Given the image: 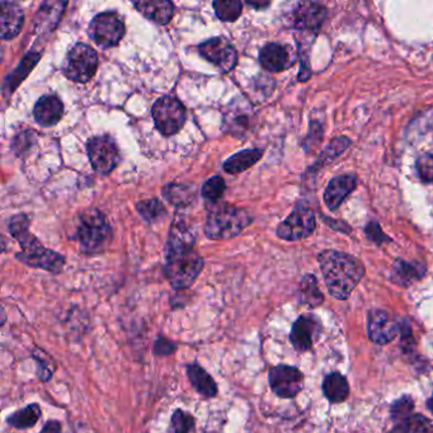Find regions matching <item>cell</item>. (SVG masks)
I'll return each instance as SVG.
<instances>
[{
  "label": "cell",
  "instance_id": "35",
  "mask_svg": "<svg viewBox=\"0 0 433 433\" xmlns=\"http://www.w3.org/2000/svg\"><path fill=\"white\" fill-rule=\"evenodd\" d=\"M350 144H351V141L347 138H343V136H342V138L333 139V141H332V143L327 146V149L322 152L320 158L316 162V163H318L316 165L319 166V165H324L325 163H329L333 159L337 158L339 154H342V152H344V150L350 146Z\"/></svg>",
  "mask_w": 433,
  "mask_h": 433
},
{
  "label": "cell",
  "instance_id": "9",
  "mask_svg": "<svg viewBox=\"0 0 433 433\" xmlns=\"http://www.w3.org/2000/svg\"><path fill=\"white\" fill-rule=\"evenodd\" d=\"M87 152L93 169L104 176L113 172L121 162L118 144L110 135L90 139L87 143Z\"/></svg>",
  "mask_w": 433,
  "mask_h": 433
},
{
  "label": "cell",
  "instance_id": "4",
  "mask_svg": "<svg viewBox=\"0 0 433 433\" xmlns=\"http://www.w3.org/2000/svg\"><path fill=\"white\" fill-rule=\"evenodd\" d=\"M76 239L85 255H98L108 247L112 239V227L104 213L90 207L79 216Z\"/></svg>",
  "mask_w": 433,
  "mask_h": 433
},
{
  "label": "cell",
  "instance_id": "5",
  "mask_svg": "<svg viewBox=\"0 0 433 433\" xmlns=\"http://www.w3.org/2000/svg\"><path fill=\"white\" fill-rule=\"evenodd\" d=\"M250 222L252 216L247 210L224 204L213 207L207 215L205 234L213 241H227L241 234Z\"/></svg>",
  "mask_w": 433,
  "mask_h": 433
},
{
  "label": "cell",
  "instance_id": "7",
  "mask_svg": "<svg viewBox=\"0 0 433 433\" xmlns=\"http://www.w3.org/2000/svg\"><path fill=\"white\" fill-rule=\"evenodd\" d=\"M98 69V55L85 43H76L66 56L62 71L65 76L76 83L90 82Z\"/></svg>",
  "mask_w": 433,
  "mask_h": 433
},
{
  "label": "cell",
  "instance_id": "8",
  "mask_svg": "<svg viewBox=\"0 0 433 433\" xmlns=\"http://www.w3.org/2000/svg\"><path fill=\"white\" fill-rule=\"evenodd\" d=\"M90 34L98 46L115 48L124 38V18L113 10L97 14L93 21L90 22Z\"/></svg>",
  "mask_w": 433,
  "mask_h": 433
},
{
  "label": "cell",
  "instance_id": "26",
  "mask_svg": "<svg viewBox=\"0 0 433 433\" xmlns=\"http://www.w3.org/2000/svg\"><path fill=\"white\" fill-rule=\"evenodd\" d=\"M262 157H263V150L261 149L241 150L227 159L222 166H224V171L229 174H239L257 164L261 160Z\"/></svg>",
  "mask_w": 433,
  "mask_h": 433
},
{
  "label": "cell",
  "instance_id": "12",
  "mask_svg": "<svg viewBox=\"0 0 433 433\" xmlns=\"http://www.w3.org/2000/svg\"><path fill=\"white\" fill-rule=\"evenodd\" d=\"M269 380L272 392L282 399L295 398L296 395L303 390V374L294 366H276L271 369Z\"/></svg>",
  "mask_w": 433,
  "mask_h": 433
},
{
  "label": "cell",
  "instance_id": "25",
  "mask_svg": "<svg viewBox=\"0 0 433 433\" xmlns=\"http://www.w3.org/2000/svg\"><path fill=\"white\" fill-rule=\"evenodd\" d=\"M163 196L173 206L183 208L192 205L197 192L192 183H169L163 188Z\"/></svg>",
  "mask_w": 433,
  "mask_h": 433
},
{
  "label": "cell",
  "instance_id": "24",
  "mask_svg": "<svg viewBox=\"0 0 433 433\" xmlns=\"http://www.w3.org/2000/svg\"><path fill=\"white\" fill-rule=\"evenodd\" d=\"M187 375L196 392L205 398H213L218 394V385L211 375L202 369L199 364H192L187 366Z\"/></svg>",
  "mask_w": 433,
  "mask_h": 433
},
{
  "label": "cell",
  "instance_id": "36",
  "mask_svg": "<svg viewBox=\"0 0 433 433\" xmlns=\"http://www.w3.org/2000/svg\"><path fill=\"white\" fill-rule=\"evenodd\" d=\"M400 433H433V420L422 414H413Z\"/></svg>",
  "mask_w": 433,
  "mask_h": 433
},
{
  "label": "cell",
  "instance_id": "41",
  "mask_svg": "<svg viewBox=\"0 0 433 433\" xmlns=\"http://www.w3.org/2000/svg\"><path fill=\"white\" fill-rule=\"evenodd\" d=\"M40 433H62V425L57 420H48Z\"/></svg>",
  "mask_w": 433,
  "mask_h": 433
},
{
  "label": "cell",
  "instance_id": "20",
  "mask_svg": "<svg viewBox=\"0 0 433 433\" xmlns=\"http://www.w3.org/2000/svg\"><path fill=\"white\" fill-rule=\"evenodd\" d=\"M260 62L262 68L271 71L278 73L282 70L288 69L292 62H290L289 51L280 43H267L260 51Z\"/></svg>",
  "mask_w": 433,
  "mask_h": 433
},
{
  "label": "cell",
  "instance_id": "43",
  "mask_svg": "<svg viewBox=\"0 0 433 433\" xmlns=\"http://www.w3.org/2000/svg\"><path fill=\"white\" fill-rule=\"evenodd\" d=\"M427 406H428V409L433 413V395L431 398L428 399V402H427Z\"/></svg>",
  "mask_w": 433,
  "mask_h": 433
},
{
  "label": "cell",
  "instance_id": "40",
  "mask_svg": "<svg viewBox=\"0 0 433 433\" xmlns=\"http://www.w3.org/2000/svg\"><path fill=\"white\" fill-rule=\"evenodd\" d=\"M366 234L370 241L378 243V246H381L384 241H390V239L386 236L383 230L380 229L376 222H370L366 227Z\"/></svg>",
  "mask_w": 433,
  "mask_h": 433
},
{
  "label": "cell",
  "instance_id": "34",
  "mask_svg": "<svg viewBox=\"0 0 433 433\" xmlns=\"http://www.w3.org/2000/svg\"><path fill=\"white\" fill-rule=\"evenodd\" d=\"M225 180L220 176H215L210 179H207L206 182L204 183L202 190H201V194L202 197L206 199L207 202H211L215 204L218 202L219 199H221L222 194L225 192Z\"/></svg>",
  "mask_w": 433,
  "mask_h": 433
},
{
  "label": "cell",
  "instance_id": "16",
  "mask_svg": "<svg viewBox=\"0 0 433 433\" xmlns=\"http://www.w3.org/2000/svg\"><path fill=\"white\" fill-rule=\"evenodd\" d=\"M0 32H1V40L8 41L13 40L14 37L20 35L23 21H24V14L20 4L14 1H6L3 0L0 3Z\"/></svg>",
  "mask_w": 433,
  "mask_h": 433
},
{
  "label": "cell",
  "instance_id": "32",
  "mask_svg": "<svg viewBox=\"0 0 433 433\" xmlns=\"http://www.w3.org/2000/svg\"><path fill=\"white\" fill-rule=\"evenodd\" d=\"M216 17L222 22H234L241 17L243 3L239 0H216L213 3Z\"/></svg>",
  "mask_w": 433,
  "mask_h": 433
},
{
  "label": "cell",
  "instance_id": "21",
  "mask_svg": "<svg viewBox=\"0 0 433 433\" xmlns=\"http://www.w3.org/2000/svg\"><path fill=\"white\" fill-rule=\"evenodd\" d=\"M134 7L136 8L146 20L160 24V26L168 24L174 14V4L168 0L135 1Z\"/></svg>",
  "mask_w": 433,
  "mask_h": 433
},
{
  "label": "cell",
  "instance_id": "38",
  "mask_svg": "<svg viewBox=\"0 0 433 433\" xmlns=\"http://www.w3.org/2000/svg\"><path fill=\"white\" fill-rule=\"evenodd\" d=\"M416 168L420 178L425 183H433V155L432 154H422L417 159Z\"/></svg>",
  "mask_w": 433,
  "mask_h": 433
},
{
  "label": "cell",
  "instance_id": "42",
  "mask_svg": "<svg viewBox=\"0 0 433 433\" xmlns=\"http://www.w3.org/2000/svg\"><path fill=\"white\" fill-rule=\"evenodd\" d=\"M247 4L249 7L255 8V9H263V8L269 7L271 3L269 1H255V3L253 1H247Z\"/></svg>",
  "mask_w": 433,
  "mask_h": 433
},
{
  "label": "cell",
  "instance_id": "14",
  "mask_svg": "<svg viewBox=\"0 0 433 433\" xmlns=\"http://www.w3.org/2000/svg\"><path fill=\"white\" fill-rule=\"evenodd\" d=\"M322 323L315 315L306 314L297 318L290 333V341L296 351H309L320 336Z\"/></svg>",
  "mask_w": 433,
  "mask_h": 433
},
{
  "label": "cell",
  "instance_id": "30",
  "mask_svg": "<svg viewBox=\"0 0 433 433\" xmlns=\"http://www.w3.org/2000/svg\"><path fill=\"white\" fill-rule=\"evenodd\" d=\"M40 417H41V408L38 406V404H31V406L14 412L12 416H9L8 423L14 428L26 430L29 427L35 426L40 420Z\"/></svg>",
  "mask_w": 433,
  "mask_h": 433
},
{
  "label": "cell",
  "instance_id": "15",
  "mask_svg": "<svg viewBox=\"0 0 433 433\" xmlns=\"http://www.w3.org/2000/svg\"><path fill=\"white\" fill-rule=\"evenodd\" d=\"M367 332L374 343L388 344L398 336V324L384 310H371L367 316Z\"/></svg>",
  "mask_w": 433,
  "mask_h": 433
},
{
  "label": "cell",
  "instance_id": "27",
  "mask_svg": "<svg viewBox=\"0 0 433 433\" xmlns=\"http://www.w3.org/2000/svg\"><path fill=\"white\" fill-rule=\"evenodd\" d=\"M426 272V269L420 263L397 261L392 267V281L399 286H409L412 282L420 280Z\"/></svg>",
  "mask_w": 433,
  "mask_h": 433
},
{
  "label": "cell",
  "instance_id": "33",
  "mask_svg": "<svg viewBox=\"0 0 433 433\" xmlns=\"http://www.w3.org/2000/svg\"><path fill=\"white\" fill-rule=\"evenodd\" d=\"M136 210L140 213V216L148 222H155V221H158L159 219L165 216V213H166V210L163 206V204L157 199L139 201L136 204Z\"/></svg>",
  "mask_w": 433,
  "mask_h": 433
},
{
  "label": "cell",
  "instance_id": "2",
  "mask_svg": "<svg viewBox=\"0 0 433 433\" xmlns=\"http://www.w3.org/2000/svg\"><path fill=\"white\" fill-rule=\"evenodd\" d=\"M324 281L330 295L346 300L364 278V266L356 257L337 250H324L318 255Z\"/></svg>",
  "mask_w": 433,
  "mask_h": 433
},
{
  "label": "cell",
  "instance_id": "18",
  "mask_svg": "<svg viewBox=\"0 0 433 433\" xmlns=\"http://www.w3.org/2000/svg\"><path fill=\"white\" fill-rule=\"evenodd\" d=\"M327 15V10L318 3H300L294 13L296 28L301 31H318L322 27Z\"/></svg>",
  "mask_w": 433,
  "mask_h": 433
},
{
  "label": "cell",
  "instance_id": "37",
  "mask_svg": "<svg viewBox=\"0 0 433 433\" xmlns=\"http://www.w3.org/2000/svg\"><path fill=\"white\" fill-rule=\"evenodd\" d=\"M172 427L174 433H190L194 427V418L190 413L177 409L173 413Z\"/></svg>",
  "mask_w": 433,
  "mask_h": 433
},
{
  "label": "cell",
  "instance_id": "28",
  "mask_svg": "<svg viewBox=\"0 0 433 433\" xmlns=\"http://www.w3.org/2000/svg\"><path fill=\"white\" fill-rule=\"evenodd\" d=\"M323 392L330 403H342L350 395V385L343 375L333 372L324 380Z\"/></svg>",
  "mask_w": 433,
  "mask_h": 433
},
{
  "label": "cell",
  "instance_id": "17",
  "mask_svg": "<svg viewBox=\"0 0 433 433\" xmlns=\"http://www.w3.org/2000/svg\"><path fill=\"white\" fill-rule=\"evenodd\" d=\"M357 186V179L351 174L334 177L324 192V202L329 210H337L344 199L351 194Z\"/></svg>",
  "mask_w": 433,
  "mask_h": 433
},
{
  "label": "cell",
  "instance_id": "39",
  "mask_svg": "<svg viewBox=\"0 0 433 433\" xmlns=\"http://www.w3.org/2000/svg\"><path fill=\"white\" fill-rule=\"evenodd\" d=\"M176 344L171 342L169 339H166L165 337H159L155 341V346H154V353L157 356H168L171 355L176 350Z\"/></svg>",
  "mask_w": 433,
  "mask_h": 433
},
{
  "label": "cell",
  "instance_id": "10",
  "mask_svg": "<svg viewBox=\"0 0 433 433\" xmlns=\"http://www.w3.org/2000/svg\"><path fill=\"white\" fill-rule=\"evenodd\" d=\"M315 213L309 206L299 204L286 220L277 227V235L288 241H303L314 233Z\"/></svg>",
  "mask_w": 433,
  "mask_h": 433
},
{
  "label": "cell",
  "instance_id": "11",
  "mask_svg": "<svg viewBox=\"0 0 433 433\" xmlns=\"http://www.w3.org/2000/svg\"><path fill=\"white\" fill-rule=\"evenodd\" d=\"M199 52L221 73H230L236 66L238 52L225 37H213L199 43Z\"/></svg>",
  "mask_w": 433,
  "mask_h": 433
},
{
  "label": "cell",
  "instance_id": "3",
  "mask_svg": "<svg viewBox=\"0 0 433 433\" xmlns=\"http://www.w3.org/2000/svg\"><path fill=\"white\" fill-rule=\"evenodd\" d=\"M9 232L21 246V252L15 255L18 261L28 267L48 271L57 275L62 272L65 258L55 250L43 247L35 235L29 233V219L24 213L15 215L9 220Z\"/></svg>",
  "mask_w": 433,
  "mask_h": 433
},
{
  "label": "cell",
  "instance_id": "19",
  "mask_svg": "<svg viewBox=\"0 0 433 433\" xmlns=\"http://www.w3.org/2000/svg\"><path fill=\"white\" fill-rule=\"evenodd\" d=\"M64 104L62 101L54 94L42 96L35 106L34 118L36 122L43 127L55 126L62 118Z\"/></svg>",
  "mask_w": 433,
  "mask_h": 433
},
{
  "label": "cell",
  "instance_id": "6",
  "mask_svg": "<svg viewBox=\"0 0 433 433\" xmlns=\"http://www.w3.org/2000/svg\"><path fill=\"white\" fill-rule=\"evenodd\" d=\"M152 118L159 132L172 136L180 131L186 122V107L174 96H163L154 104Z\"/></svg>",
  "mask_w": 433,
  "mask_h": 433
},
{
  "label": "cell",
  "instance_id": "23",
  "mask_svg": "<svg viewBox=\"0 0 433 433\" xmlns=\"http://www.w3.org/2000/svg\"><path fill=\"white\" fill-rule=\"evenodd\" d=\"M40 59H41L40 52H28L27 55L22 59L20 65L6 79L4 88H3L6 96L13 94L14 90H17L20 87V84L31 74V71L35 69V66Z\"/></svg>",
  "mask_w": 433,
  "mask_h": 433
},
{
  "label": "cell",
  "instance_id": "29",
  "mask_svg": "<svg viewBox=\"0 0 433 433\" xmlns=\"http://www.w3.org/2000/svg\"><path fill=\"white\" fill-rule=\"evenodd\" d=\"M414 409V402L412 397L404 395L398 399L392 406L390 411V420H392V428L389 433H400L403 426L406 425V420H409L413 416Z\"/></svg>",
  "mask_w": 433,
  "mask_h": 433
},
{
  "label": "cell",
  "instance_id": "31",
  "mask_svg": "<svg viewBox=\"0 0 433 433\" xmlns=\"http://www.w3.org/2000/svg\"><path fill=\"white\" fill-rule=\"evenodd\" d=\"M300 300L301 303L316 308L324 301V296L318 288L315 276H304L300 282Z\"/></svg>",
  "mask_w": 433,
  "mask_h": 433
},
{
  "label": "cell",
  "instance_id": "13",
  "mask_svg": "<svg viewBox=\"0 0 433 433\" xmlns=\"http://www.w3.org/2000/svg\"><path fill=\"white\" fill-rule=\"evenodd\" d=\"M252 110L247 101L241 98H235L222 115V131L230 134L235 138H244L248 131L252 127Z\"/></svg>",
  "mask_w": 433,
  "mask_h": 433
},
{
  "label": "cell",
  "instance_id": "1",
  "mask_svg": "<svg viewBox=\"0 0 433 433\" xmlns=\"http://www.w3.org/2000/svg\"><path fill=\"white\" fill-rule=\"evenodd\" d=\"M196 235L183 220H176L165 246L164 271L166 280L176 290L191 288L204 269V260L194 250Z\"/></svg>",
  "mask_w": 433,
  "mask_h": 433
},
{
  "label": "cell",
  "instance_id": "22",
  "mask_svg": "<svg viewBox=\"0 0 433 433\" xmlns=\"http://www.w3.org/2000/svg\"><path fill=\"white\" fill-rule=\"evenodd\" d=\"M68 6L66 1H45L36 15V32H50L57 26L62 18L64 9Z\"/></svg>",
  "mask_w": 433,
  "mask_h": 433
}]
</instances>
